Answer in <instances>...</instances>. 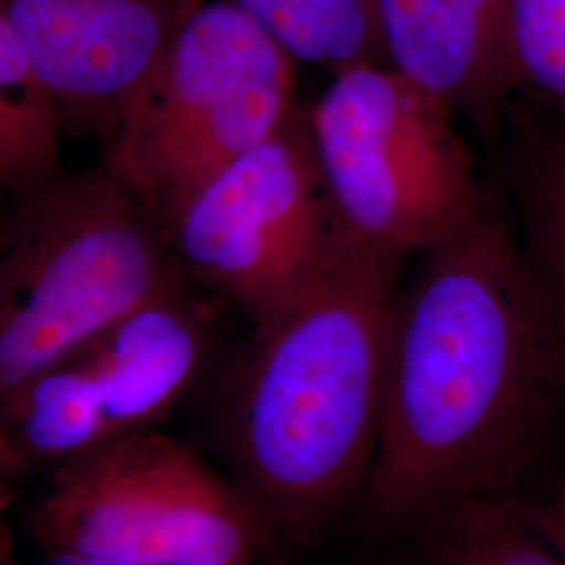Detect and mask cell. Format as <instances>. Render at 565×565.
<instances>
[{
    "label": "cell",
    "instance_id": "3957f363",
    "mask_svg": "<svg viewBox=\"0 0 565 565\" xmlns=\"http://www.w3.org/2000/svg\"><path fill=\"white\" fill-rule=\"evenodd\" d=\"M0 216V401L145 303L191 287L160 221L105 166Z\"/></svg>",
    "mask_w": 565,
    "mask_h": 565
},
{
    "label": "cell",
    "instance_id": "d6986e66",
    "mask_svg": "<svg viewBox=\"0 0 565 565\" xmlns=\"http://www.w3.org/2000/svg\"><path fill=\"white\" fill-rule=\"evenodd\" d=\"M553 121H555V124H557V126H559V130H562V132H564V137H565V126H564V124H559V121H557V120H553Z\"/></svg>",
    "mask_w": 565,
    "mask_h": 565
},
{
    "label": "cell",
    "instance_id": "5b68a950",
    "mask_svg": "<svg viewBox=\"0 0 565 565\" xmlns=\"http://www.w3.org/2000/svg\"><path fill=\"white\" fill-rule=\"evenodd\" d=\"M41 551L126 565H281L282 541L239 486L153 427L44 473Z\"/></svg>",
    "mask_w": 565,
    "mask_h": 565
},
{
    "label": "cell",
    "instance_id": "ac0fdd59",
    "mask_svg": "<svg viewBox=\"0 0 565 565\" xmlns=\"http://www.w3.org/2000/svg\"><path fill=\"white\" fill-rule=\"evenodd\" d=\"M0 565H20L18 551H15V539H13L11 527L2 518V509H0Z\"/></svg>",
    "mask_w": 565,
    "mask_h": 565
},
{
    "label": "cell",
    "instance_id": "7c38bea8",
    "mask_svg": "<svg viewBox=\"0 0 565 565\" xmlns=\"http://www.w3.org/2000/svg\"><path fill=\"white\" fill-rule=\"evenodd\" d=\"M394 565H562L520 497L450 507L413 527Z\"/></svg>",
    "mask_w": 565,
    "mask_h": 565
},
{
    "label": "cell",
    "instance_id": "30bf717a",
    "mask_svg": "<svg viewBox=\"0 0 565 565\" xmlns=\"http://www.w3.org/2000/svg\"><path fill=\"white\" fill-rule=\"evenodd\" d=\"M385 61L455 114L494 118L520 81L509 0H377Z\"/></svg>",
    "mask_w": 565,
    "mask_h": 565
},
{
    "label": "cell",
    "instance_id": "5bb4252c",
    "mask_svg": "<svg viewBox=\"0 0 565 565\" xmlns=\"http://www.w3.org/2000/svg\"><path fill=\"white\" fill-rule=\"evenodd\" d=\"M60 114L0 15V191L20 195L60 170Z\"/></svg>",
    "mask_w": 565,
    "mask_h": 565
},
{
    "label": "cell",
    "instance_id": "9a60e30c",
    "mask_svg": "<svg viewBox=\"0 0 565 565\" xmlns=\"http://www.w3.org/2000/svg\"><path fill=\"white\" fill-rule=\"evenodd\" d=\"M520 95L565 126V0H509Z\"/></svg>",
    "mask_w": 565,
    "mask_h": 565
},
{
    "label": "cell",
    "instance_id": "52a82bcc",
    "mask_svg": "<svg viewBox=\"0 0 565 565\" xmlns=\"http://www.w3.org/2000/svg\"><path fill=\"white\" fill-rule=\"evenodd\" d=\"M216 312L191 287L145 303L0 401V509L15 488L153 427L202 377Z\"/></svg>",
    "mask_w": 565,
    "mask_h": 565
},
{
    "label": "cell",
    "instance_id": "4fadbf2b",
    "mask_svg": "<svg viewBox=\"0 0 565 565\" xmlns=\"http://www.w3.org/2000/svg\"><path fill=\"white\" fill-rule=\"evenodd\" d=\"M235 2L296 61L331 74L359 65H387L377 0Z\"/></svg>",
    "mask_w": 565,
    "mask_h": 565
},
{
    "label": "cell",
    "instance_id": "8fae6325",
    "mask_svg": "<svg viewBox=\"0 0 565 565\" xmlns=\"http://www.w3.org/2000/svg\"><path fill=\"white\" fill-rule=\"evenodd\" d=\"M505 184L525 291L565 390V137L534 103L511 114Z\"/></svg>",
    "mask_w": 565,
    "mask_h": 565
},
{
    "label": "cell",
    "instance_id": "277c9868",
    "mask_svg": "<svg viewBox=\"0 0 565 565\" xmlns=\"http://www.w3.org/2000/svg\"><path fill=\"white\" fill-rule=\"evenodd\" d=\"M296 63L235 0H202L128 105L103 163L166 231L195 189L298 105Z\"/></svg>",
    "mask_w": 565,
    "mask_h": 565
},
{
    "label": "cell",
    "instance_id": "e0dca14e",
    "mask_svg": "<svg viewBox=\"0 0 565 565\" xmlns=\"http://www.w3.org/2000/svg\"><path fill=\"white\" fill-rule=\"evenodd\" d=\"M41 564L39 565H126L93 559V557H84L76 553H61V551H41Z\"/></svg>",
    "mask_w": 565,
    "mask_h": 565
},
{
    "label": "cell",
    "instance_id": "8992f818",
    "mask_svg": "<svg viewBox=\"0 0 565 565\" xmlns=\"http://www.w3.org/2000/svg\"><path fill=\"white\" fill-rule=\"evenodd\" d=\"M455 116L387 65L333 74L308 121L329 195L354 235L406 256L478 218L488 195Z\"/></svg>",
    "mask_w": 565,
    "mask_h": 565
},
{
    "label": "cell",
    "instance_id": "ba28073f",
    "mask_svg": "<svg viewBox=\"0 0 565 565\" xmlns=\"http://www.w3.org/2000/svg\"><path fill=\"white\" fill-rule=\"evenodd\" d=\"M345 233L300 103L268 139L195 189L166 224L184 279L252 324L291 302Z\"/></svg>",
    "mask_w": 565,
    "mask_h": 565
},
{
    "label": "cell",
    "instance_id": "9c48e42d",
    "mask_svg": "<svg viewBox=\"0 0 565 565\" xmlns=\"http://www.w3.org/2000/svg\"><path fill=\"white\" fill-rule=\"evenodd\" d=\"M202 0H0L61 128L114 139L128 105Z\"/></svg>",
    "mask_w": 565,
    "mask_h": 565
},
{
    "label": "cell",
    "instance_id": "7a4b0ae2",
    "mask_svg": "<svg viewBox=\"0 0 565 565\" xmlns=\"http://www.w3.org/2000/svg\"><path fill=\"white\" fill-rule=\"evenodd\" d=\"M403 258L348 228L321 273L252 324L228 373L218 434L231 480L282 545L312 543L363 492Z\"/></svg>",
    "mask_w": 565,
    "mask_h": 565
},
{
    "label": "cell",
    "instance_id": "6da1fadb",
    "mask_svg": "<svg viewBox=\"0 0 565 565\" xmlns=\"http://www.w3.org/2000/svg\"><path fill=\"white\" fill-rule=\"evenodd\" d=\"M424 254L392 306L380 438L356 511L384 536L450 507L518 497L565 404L511 214L488 198Z\"/></svg>",
    "mask_w": 565,
    "mask_h": 565
},
{
    "label": "cell",
    "instance_id": "2e32d148",
    "mask_svg": "<svg viewBox=\"0 0 565 565\" xmlns=\"http://www.w3.org/2000/svg\"><path fill=\"white\" fill-rule=\"evenodd\" d=\"M520 501L527 520L545 539L546 545L553 548L562 565H565V473L557 482L548 486L545 492L530 501L520 497Z\"/></svg>",
    "mask_w": 565,
    "mask_h": 565
}]
</instances>
